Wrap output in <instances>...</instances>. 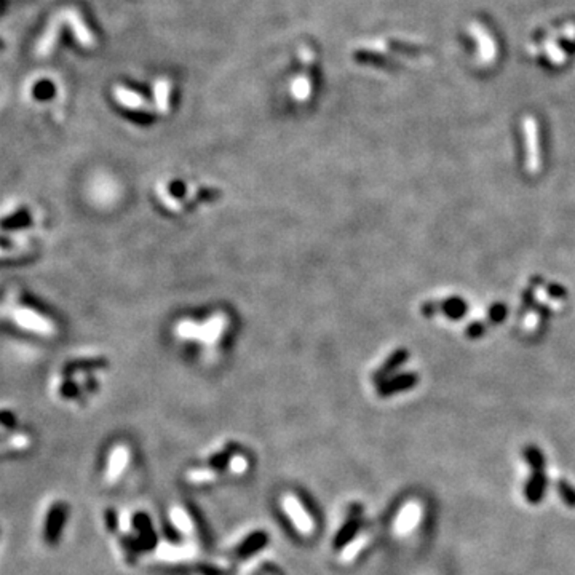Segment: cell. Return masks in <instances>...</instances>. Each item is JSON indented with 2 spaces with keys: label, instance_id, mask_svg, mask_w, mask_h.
I'll return each instance as SVG.
<instances>
[{
  "label": "cell",
  "instance_id": "cell-6",
  "mask_svg": "<svg viewBox=\"0 0 575 575\" xmlns=\"http://www.w3.org/2000/svg\"><path fill=\"white\" fill-rule=\"evenodd\" d=\"M171 519H173V523H175V526L180 530H182V532H191V530L193 529L189 514H187L182 508H173Z\"/></svg>",
  "mask_w": 575,
  "mask_h": 575
},
{
  "label": "cell",
  "instance_id": "cell-8",
  "mask_svg": "<svg viewBox=\"0 0 575 575\" xmlns=\"http://www.w3.org/2000/svg\"><path fill=\"white\" fill-rule=\"evenodd\" d=\"M489 315H490V320L495 321V323H497V321H503L505 315H507V307H505L503 304H495L492 309H490Z\"/></svg>",
  "mask_w": 575,
  "mask_h": 575
},
{
  "label": "cell",
  "instance_id": "cell-5",
  "mask_svg": "<svg viewBox=\"0 0 575 575\" xmlns=\"http://www.w3.org/2000/svg\"><path fill=\"white\" fill-rule=\"evenodd\" d=\"M443 310L449 318H460V316L467 314V302L464 299H459V297H451V299L444 301Z\"/></svg>",
  "mask_w": 575,
  "mask_h": 575
},
{
  "label": "cell",
  "instance_id": "cell-2",
  "mask_svg": "<svg viewBox=\"0 0 575 575\" xmlns=\"http://www.w3.org/2000/svg\"><path fill=\"white\" fill-rule=\"evenodd\" d=\"M12 316L14 323L24 331H31L34 334L42 336L54 334V325L52 321L45 318L42 314H39V312L29 309V307H17Z\"/></svg>",
  "mask_w": 575,
  "mask_h": 575
},
{
  "label": "cell",
  "instance_id": "cell-3",
  "mask_svg": "<svg viewBox=\"0 0 575 575\" xmlns=\"http://www.w3.org/2000/svg\"><path fill=\"white\" fill-rule=\"evenodd\" d=\"M281 503H283L285 513L288 514V518L291 519L292 526L299 530L301 534L309 535V534L314 532V529H315L314 519H312L310 514L305 512L304 507H302L296 495L285 494L283 500H281Z\"/></svg>",
  "mask_w": 575,
  "mask_h": 575
},
{
  "label": "cell",
  "instance_id": "cell-1",
  "mask_svg": "<svg viewBox=\"0 0 575 575\" xmlns=\"http://www.w3.org/2000/svg\"><path fill=\"white\" fill-rule=\"evenodd\" d=\"M283 64H286L285 83L290 96L301 104L309 101L321 77V50L312 42H301L291 50Z\"/></svg>",
  "mask_w": 575,
  "mask_h": 575
},
{
  "label": "cell",
  "instance_id": "cell-11",
  "mask_svg": "<svg viewBox=\"0 0 575 575\" xmlns=\"http://www.w3.org/2000/svg\"><path fill=\"white\" fill-rule=\"evenodd\" d=\"M548 292L553 297H564V296H566V294H564V292H566V291H564L563 288L558 286V285H550L548 286Z\"/></svg>",
  "mask_w": 575,
  "mask_h": 575
},
{
  "label": "cell",
  "instance_id": "cell-9",
  "mask_svg": "<svg viewBox=\"0 0 575 575\" xmlns=\"http://www.w3.org/2000/svg\"><path fill=\"white\" fill-rule=\"evenodd\" d=\"M230 468L234 473H243L246 470V459L241 455H237L230 462Z\"/></svg>",
  "mask_w": 575,
  "mask_h": 575
},
{
  "label": "cell",
  "instance_id": "cell-7",
  "mask_svg": "<svg viewBox=\"0 0 575 575\" xmlns=\"http://www.w3.org/2000/svg\"><path fill=\"white\" fill-rule=\"evenodd\" d=\"M413 514L415 513L411 508H404L403 512L400 513L398 521L395 523V526L400 530V532H406V530L413 528Z\"/></svg>",
  "mask_w": 575,
  "mask_h": 575
},
{
  "label": "cell",
  "instance_id": "cell-4",
  "mask_svg": "<svg viewBox=\"0 0 575 575\" xmlns=\"http://www.w3.org/2000/svg\"><path fill=\"white\" fill-rule=\"evenodd\" d=\"M128 459H130V453H128V449L125 448V446H117V448L112 449L111 455H109L107 470H106V477L109 481H113L120 477L123 470L127 468Z\"/></svg>",
  "mask_w": 575,
  "mask_h": 575
},
{
  "label": "cell",
  "instance_id": "cell-10",
  "mask_svg": "<svg viewBox=\"0 0 575 575\" xmlns=\"http://www.w3.org/2000/svg\"><path fill=\"white\" fill-rule=\"evenodd\" d=\"M483 333H484V326L481 325V323H473V325L470 326V328L467 329V336H468V337H473V339H477V337L483 336Z\"/></svg>",
  "mask_w": 575,
  "mask_h": 575
}]
</instances>
